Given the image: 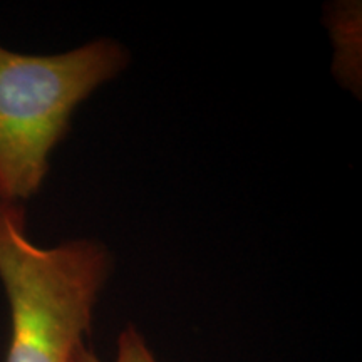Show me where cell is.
I'll list each match as a JSON object with an SVG mask.
<instances>
[{
    "instance_id": "cell-3",
    "label": "cell",
    "mask_w": 362,
    "mask_h": 362,
    "mask_svg": "<svg viewBox=\"0 0 362 362\" xmlns=\"http://www.w3.org/2000/svg\"><path fill=\"white\" fill-rule=\"evenodd\" d=\"M71 362H106L96 356L88 344H81ZM110 362H160L149 349L146 339L133 324H128L117 337L116 356Z\"/></svg>"
},
{
    "instance_id": "cell-2",
    "label": "cell",
    "mask_w": 362,
    "mask_h": 362,
    "mask_svg": "<svg viewBox=\"0 0 362 362\" xmlns=\"http://www.w3.org/2000/svg\"><path fill=\"white\" fill-rule=\"evenodd\" d=\"M128 62V49L104 37L54 56L0 45V203L37 194L76 107Z\"/></svg>"
},
{
    "instance_id": "cell-1",
    "label": "cell",
    "mask_w": 362,
    "mask_h": 362,
    "mask_svg": "<svg viewBox=\"0 0 362 362\" xmlns=\"http://www.w3.org/2000/svg\"><path fill=\"white\" fill-rule=\"evenodd\" d=\"M111 255L96 240L33 243L25 210L0 203V280L11 309L6 362H71L93 325Z\"/></svg>"
}]
</instances>
